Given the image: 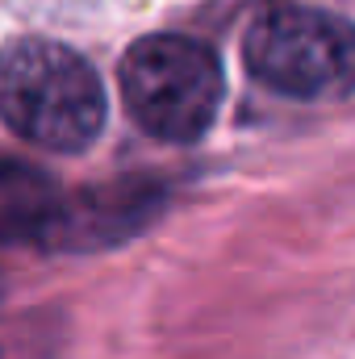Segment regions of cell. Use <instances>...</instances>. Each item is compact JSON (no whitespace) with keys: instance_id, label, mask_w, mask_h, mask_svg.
Returning a JSON list of instances; mask_svg holds the SVG:
<instances>
[{"instance_id":"6da1fadb","label":"cell","mask_w":355,"mask_h":359,"mask_svg":"<svg viewBox=\"0 0 355 359\" xmlns=\"http://www.w3.org/2000/svg\"><path fill=\"white\" fill-rule=\"evenodd\" d=\"M0 104L17 138L55 155L88 151L105 126L100 76L84 55L46 38H17L8 46Z\"/></svg>"},{"instance_id":"7a4b0ae2","label":"cell","mask_w":355,"mask_h":359,"mask_svg":"<svg viewBox=\"0 0 355 359\" xmlns=\"http://www.w3.org/2000/svg\"><path fill=\"white\" fill-rule=\"evenodd\" d=\"M121 96L130 117L163 142H196L213 126L226 76L217 55L184 34H151L121 59Z\"/></svg>"},{"instance_id":"3957f363","label":"cell","mask_w":355,"mask_h":359,"mask_svg":"<svg viewBox=\"0 0 355 359\" xmlns=\"http://www.w3.org/2000/svg\"><path fill=\"white\" fill-rule=\"evenodd\" d=\"M243 59L280 96L343 100L355 92V21L314 4L272 8L247 29Z\"/></svg>"},{"instance_id":"277c9868","label":"cell","mask_w":355,"mask_h":359,"mask_svg":"<svg viewBox=\"0 0 355 359\" xmlns=\"http://www.w3.org/2000/svg\"><path fill=\"white\" fill-rule=\"evenodd\" d=\"M168 205L163 184L151 180H113L100 188L63 192L46 234L42 251H67V255H92L109 251L134 234H142Z\"/></svg>"},{"instance_id":"5b68a950","label":"cell","mask_w":355,"mask_h":359,"mask_svg":"<svg viewBox=\"0 0 355 359\" xmlns=\"http://www.w3.org/2000/svg\"><path fill=\"white\" fill-rule=\"evenodd\" d=\"M63 201V188L46 172L21 163V159H8L4 172H0V226H4V238L8 243H42L55 209Z\"/></svg>"}]
</instances>
